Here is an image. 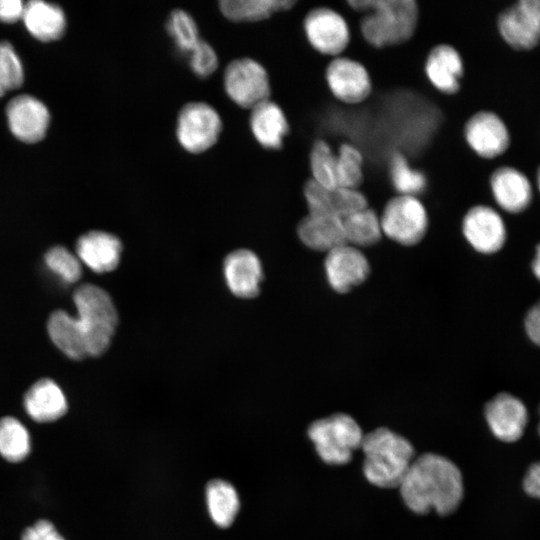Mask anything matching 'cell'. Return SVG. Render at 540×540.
<instances>
[{"instance_id": "obj_16", "label": "cell", "mask_w": 540, "mask_h": 540, "mask_svg": "<svg viewBox=\"0 0 540 540\" xmlns=\"http://www.w3.org/2000/svg\"><path fill=\"white\" fill-rule=\"evenodd\" d=\"M489 186L495 203L509 214L523 213L533 202L531 180L514 166L497 167L490 175Z\"/></svg>"}, {"instance_id": "obj_25", "label": "cell", "mask_w": 540, "mask_h": 540, "mask_svg": "<svg viewBox=\"0 0 540 540\" xmlns=\"http://www.w3.org/2000/svg\"><path fill=\"white\" fill-rule=\"evenodd\" d=\"M22 20L36 39L50 42L59 39L66 28V17L60 6L41 0L24 5Z\"/></svg>"}, {"instance_id": "obj_24", "label": "cell", "mask_w": 540, "mask_h": 540, "mask_svg": "<svg viewBox=\"0 0 540 540\" xmlns=\"http://www.w3.org/2000/svg\"><path fill=\"white\" fill-rule=\"evenodd\" d=\"M27 414L37 422H51L62 417L67 411L66 397L59 385L51 379L43 378L35 382L24 396Z\"/></svg>"}, {"instance_id": "obj_12", "label": "cell", "mask_w": 540, "mask_h": 540, "mask_svg": "<svg viewBox=\"0 0 540 540\" xmlns=\"http://www.w3.org/2000/svg\"><path fill=\"white\" fill-rule=\"evenodd\" d=\"M462 233L467 243L483 255L499 252L507 241V228L501 214L484 204L472 206L465 213Z\"/></svg>"}, {"instance_id": "obj_8", "label": "cell", "mask_w": 540, "mask_h": 540, "mask_svg": "<svg viewBox=\"0 0 540 540\" xmlns=\"http://www.w3.org/2000/svg\"><path fill=\"white\" fill-rule=\"evenodd\" d=\"M223 85L231 101L242 108L251 110L270 99L269 75L264 66L252 58L231 61L225 68Z\"/></svg>"}, {"instance_id": "obj_37", "label": "cell", "mask_w": 540, "mask_h": 540, "mask_svg": "<svg viewBox=\"0 0 540 540\" xmlns=\"http://www.w3.org/2000/svg\"><path fill=\"white\" fill-rule=\"evenodd\" d=\"M188 63L191 71L197 77L206 78L215 72L219 61L215 49L201 39L188 54Z\"/></svg>"}, {"instance_id": "obj_7", "label": "cell", "mask_w": 540, "mask_h": 540, "mask_svg": "<svg viewBox=\"0 0 540 540\" xmlns=\"http://www.w3.org/2000/svg\"><path fill=\"white\" fill-rule=\"evenodd\" d=\"M222 119L210 104L193 101L177 115L176 138L187 152L199 154L214 146L222 131Z\"/></svg>"}, {"instance_id": "obj_33", "label": "cell", "mask_w": 540, "mask_h": 540, "mask_svg": "<svg viewBox=\"0 0 540 540\" xmlns=\"http://www.w3.org/2000/svg\"><path fill=\"white\" fill-rule=\"evenodd\" d=\"M364 157L353 144L342 143L336 153L338 187L359 189L364 180Z\"/></svg>"}, {"instance_id": "obj_29", "label": "cell", "mask_w": 540, "mask_h": 540, "mask_svg": "<svg viewBox=\"0 0 540 540\" xmlns=\"http://www.w3.org/2000/svg\"><path fill=\"white\" fill-rule=\"evenodd\" d=\"M342 223L345 242L357 248L374 245L383 235L380 217L369 207L346 216Z\"/></svg>"}, {"instance_id": "obj_10", "label": "cell", "mask_w": 540, "mask_h": 540, "mask_svg": "<svg viewBox=\"0 0 540 540\" xmlns=\"http://www.w3.org/2000/svg\"><path fill=\"white\" fill-rule=\"evenodd\" d=\"M307 41L318 53L333 58L341 56L350 42V30L344 17L328 7H316L304 18Z\"/></svg>"}, {"instance_id": "obj_18", "label": "cell", "mask_w": 540, "mask_h": 540, "mask_svg": "<svg viewBox=\"0 0 540 540\" xmlns=\"http://www.w3.org/2000/svg\"><path fill=\"white\" fill-rule=\"evenodd\" d=\"M6 116L12 134L26 143L42 140L50 122V114L44 103L27 94L18 95L9 101Z\"/></svg>"}, {"instance_id": "obj_14", "label": "cell", "mask_w": 540, "mask_h": 540, "mask_svg": "<svg viewBox=\"0 0 540 540\" xmlns=\"http://www.w3.org/2000/svg\"><path fill=\"white\" fill-rule=\"evenodd\" d=\"M484 417L492 434L507 443L523 436L529 420L524 402L509 392H500L491 398L485 405Z\"/></svg>"}, {"instance_id": "obj_42", "label": "cell", "mask_w": 540, "mask_h": 540, "mask_svg": "<svg viewBox=\"0 0 540 540\" xmlns=\"http://www.w3.org/2000/svg\"><path fill=\"white\" fill-rule=\"evenodd\" d=\"M533 276L540 282V242L535 247V253L530 263Z\"/></svg>"}, {"instance_id": "obj_32", "label": "cell", "mask_w": 540, "mask_h": 540, "mask_svg": "<svg viewBox=\"0 0 540 540\" xmlns=\"http://www.w3.org/2000/svg\"><path fill=\"white\" fill-rule=\"evenodd\" d=\"M309 167L314 182L327 189L338 187L336 153L324 139L318 138L313 142L309 153Z\"/></svg>"}, {"instance_id": "obj_21", "label": "cell", "mask_w": 540, "mask_h": 540, "mask_svg": "<svg viewBox=\"0 0 540 540\" xmlns=\"http://www.w3.org/2000/svg\"><path fill=\"white\" fill-rule=\"evenodd\" d=\"M121 252L120 239L105 231H90L76 243V256L96 273L113 271L119 265Z\"/></svg>"}, {"instance_id": "obj_3", "label": "cell", "mask_w": 540, "mask_h": 540, "mask_svg": "<svg viewBox=\"0 0 540 540\" xmlns=\"http://www.w3.org/2000/svg\"><path fill=\"white\" fill-rule=\"evenodd\" d=\"M360 448L363 474L379 488H398L416 457L411 442L386 427L364 434Z\"/></svg>"}, {"instance_id": "obj_43", "label": "cell", "mask_w": 540, "mask_h": 540, "mask_svg": "<svg viewBox=\"0 0 540 540\" xmlns=\"http://www.w3.org/2000/svg\"><path fill=\"white\" fill-rule=\"evenodd\" d=\"M536 187H537V190L538 192L540 193V165L539 167L537 168V171H536Z\"/></svg>"}, {"instance_id": "obj_44", "label": "cell", "mask_w": 540, "mask_h": 540, "mask_svg": "<svg viewBox=\"0 0 540 540\" xmlns=\"http://www.w3.org/2000/svg\"><path fill=\"white\" fill-rule=\"evenodd\" d=\"M538 433L540 436V405H539V422H538Z\"/></svg>"}, {"instance_id": "obj_13", "label": "cell", "mask_w": 540, "mask_h": 540, "mask_svg": "<svg viewBox=\"0 0 540 540\" xmlns=\"http://www.w3.org/2000/svg\"><path fill=\"white\" fill-rule=\"evenodd\" d=\"M325 80L333 96L345 104H360L372 92V81L366 67L342 55L328 63Z\"/></svg>"}, {"instance_id": "obj_17", "label": "cell", "mask_w": 540, "mask_h": 540, "mask_svg": "<svg viewBox=\"0 0 540 540\" xmlns=\"http://www.w3.org/2000/svg\"><path fill=\"white\" fill-rule=\"evenodd\" d=\"M303 194L310 214L330 215L343 219L368 207L367 198L359 189L343 187L327 189L311 178L305 182Z\"/></svg>"}, {"instance_id": "obj_6", "label": "cell", "mask_w": 540, "mask_h": 540, "mask_svg": "<svg viewBox=\"0 0 540 540\" xmlns=\"http://www.w3.org/2000/svg\"><path fill=\"white\" fill-rule=\"evenodd\" d=\"M379 217L383 234L403 246L419 243L428 229L427 210L414 196L392 197Z\"/></svg>"}, {"instance_id": "obj_26", "label": "cell", "mask_w": 540, "mask_h": 540, "mask_svg": "<svg viewBox=\"0 0 540 540\" xmlns=\"http://www.w3.org/2000/svg\"><path fill=\"white\" fill-rule=\"evenodd\" d=\"M47 330L52 342L69 358L80 360L87 356L77 320L64 310L54 311Z\"/></svg>"}, {"instance_id": "obj_22", "label": "cell", "mask_w": 540, "mask_h": 540, "mask_svg": "<svg viewBox=\"0 0 540 540\" xmlns=\"http://www.w3.org/2000/svg\"><path fill=\"white\" fill-rule=\"evenodd\" d=\"M249 126L257 143L269 150L280 149L290 130L284 111L270 99L251 109Z\"/></svg>"}, {"instance_id": "obj_31", "label": "cell", "mask_w": 540, "mask_h": 540, "mask_svg": "<svg viewBox=\"0 0 540 540\" xmlns=\"http://www.w3.org/2000/svg\"><path fill=\"white\" fill-rule=\"evenodd\" d=\"M30 449V436L22 423L10 416L0 419V454L10 462H19Z\"/></svg>"}, {"instance_id": "obj_34", "label": "cell", "mask_w": 540, "mask_h": 540, "mask_svg": "<svg viewBox=\"0 0 540 540\" xmlns=\"http://www.w3.org/2000/svg\"><path fill=\"white\" fill-rule=\"evenodd\" d=\"M166 30L177 50L183 54L188 55L201 40L196 21L183 9H175L169 14Z\"/></svg>"}, {"instance_id": "obj_23", "label": "cell", "mask_w": 540, "mask_h": 540, "mask_svg": "<svg viewBox=\"0 0 540 540\" xmlns=\"http://www.w3.org/2000/svg\"><path fill=\"white\" fill-rule=\"evenodd\" d=\"M297 234L308 248L325 253L346 243L342 219L330 215L308 213L299 222Z\"/></svg>"}, {"instance_id": "obj_36", "label": "cell", "mask_w": 540, "mask_h": 540, "mask_svg": "<svg viewBox=\"0 0 540 540\" xmlns=\"http://www.w3.org/2000/svg\"><path fill=\"white\" fill-rule=\"evenodd\" d=\"M24 80L22 62L14 47L7 41L0 42V97L20 87Z\"/></svg>"}, {"instance_id": "obj_28", "label": "cell", "mask_w": 540, "mask_h": 540, "mask_svg": "<svg viewBox=\"0 0 540 540\" xmlns=\"http://www.w3.org/2000/svg\"><path fill=\"white\" fill-rule=\"evenodd\" d=\"M207 507L213 522L219 527L230 526L240 507L235 488L222 479H213L206 486Z\"/></svg>"}, {"instance_id": "obj_38", "label": "cell", "mask_w": 540, "mask_h": 540, "mask_svg": "<svg viewBox=\"0 0 540 540\" xmlns=\"http://www.w3.org/2000/svg\"><path fill=\"white\" fill-rule=\"evenodd\" d=\"M22 540H65L54 525L47 520H39L22 534Z\"/></svg>"}, {"instance_id": "obj_20", "label": "cell", "mask_w": 540, "mask_h": 540, "mask_svg": "<svg viewBox=\"0 0 540 540\" xmlns=\"http://www.w3.org/2000/svg\"><path fill=\"white\" fill-rule=\"evenodd\" d=\"M224 277L229 290L237 297L252 298L259 293L263 278L258 256L248 249H238L224 260Z\"/></svg>"}, {"instance_id": "obj_15", "label": "cell", "mask_w": 540, "mask_h": 540, "mask_svg": "<svg viewBox=\"0 0 540 540\" xmlns=\"http://www.w3.org/2000/svg\"><path fill=\"white\" fill-rule=\"evenodd\" d=\"M324 270L330 287L346 293L366 280L370 265L360 248L345 243L326 253Z\"/></svg>"}, {"instance_id": "obj_11", "label": "cell", "mask_w": 540, "mask_h": 540, "mask_svg": "<svg viewBox=\"0 0 540 540\" xmlns=\"http://www.w3.org/2000/svg\"><path fill=\"white\" fill-rule=\"evenodd\" d=\"M463 132L470 149L478 157L486 160L502 156L511 144L507 124L494 111L480 110L471 115L464 125Z\"/></svg>"}, {"instance_id": "obj_39", "label": "cell", "mask_w": 540, "mask_h": 540, "mask_svg": "<svg viewBox=\"0 0 540 540\" xmlns=\"http://www.w3.org/2000/svg\"><path fill=\"white\" fill-rule=\"evenodd\" d=\"M523 327L529 341L540 347V299L526 312Z\"/></svg>"}, {"instance_id": "obj_35", "label": "cell", "mask_w": 540, "mask_h": 540, "mask_svg": "<svg viewBox=\"0 0 540 540\" xmlns=\"http://www.w3.org/2000/svg\"><path fill=\"white\" fill-rule=\"evenodd\" d=\"M45 264L64 283L77 282L82 275L81 262L66 247L54 246L44 256Z\"/></svg>"}, {"instance_id": "obj_40", "label": "cell", "mask_w": 540, "mask_h": 540, "mask_svg": "<svg viewBox=\"0 0 540 540\" xmlns=\"http://www.w3.org/2000/svg\"><path fill=\"white\" fill-rule=\"evenodd\" d=\"M523 489L530 497L540 500V461L528 468L523 478Z\"/></svg>"}, {"instance_id": "obj_41", "label": "cell", "mask_w": 540, "mask_h": 540, "mask_svg": "<svg viewBox=\"0 0 540 540\" xmlns=\"http://www.w3.org/2000/svg\"><path fill=\"white\" fill-rule=\"evenodd\" d=\"M24 5L20 0H0V21L13 23L22 19Z\"/></svg>"}, {"instance_id": "obj_5", "label": "cell", "mask_w": 540, "mask_h": 540, "mask_svg": "<svg viewBox=\"0 0 540 540\" xmlns=\"http://www.w3.org/2000/svg\"><path fill=\"white\" fill-rule=\"evenodd\" d=\"M318 456L327 464L344 465L361 447V427L350 415L336 413L312 422L307 430Z\"/></svg>"}, {"instance_id": "obj_19", "label": "cell", "mask_w": 540, "mask_h": 540, "mask_svg": "<svg viewBox=\"0 0 540 540\" xmlns=\"http://www.w3.org/2000/svg\"><path fill=\"white\" fill-rule=\"evenodd\" d=\"M424 69L429 82L439 92L453 95L460 90L464 62L454 46L446 43L434 46L427 55Z\"/></svg>"}, {"instance_id": "obj_27", "label": "cell", "mask_w": 540, "mask_h": 540, "mask_svg": "<svg viewBox=\"0 0 540 540\" xmlns=\"http://www.w3.org/2000/svg\"><path fill=\"white\" fill-rule=\"evenodd\" d=\"M295 4L291 0H223L219 2V10L233 22H258Z\"/></svg>"}, {"instance_id": "obj_9", "label": "cell", "mask_w": 540, "mask_h": 540, "mask_svg": "<svg viewBox=\"0 0 540 540\" xmlns=\"http://www.w3.org/2000/svg\"><path fill=\"white\" fill-rule=\"evenodd\" d=\"M502 40L513 50L527 52L540 44V0H520L497 18Z\"/></svg>"}, {"instance_id": "obj_1", "label": "cell", "mask_w": 540, "mask_h": 540, "mask_svg": "<svg viewBox=\"0 0 540 540\" xmlns=\"http://www.w3.org/2000/svg\"><path fill=\"white\" fill-rule=\"evenodd\" d=\"M398 488L405 505L417 514L433 510L441 516L449 515L459 507L464 495L460 469L435 453L415 457Z\"/></svg>"}, {"instance_id": "obj_2", "label": "cell", "mask_w": 540, "mask_h": 540, "mask_svg": "<svg viewBox=\"0 0 540 540\" xmlns=\"http://www.w3.org/2000/svg\"><path fill=\"white\" fill-rule=\"evenodd\" d=\"M347 4L363 13L361 34L375 48L403 44L416 32L419 7L414 0H352Z\"/></svg>"}, {"instance_id": "obj_30", "label": "cell", "mask_w": 540, "mask_h": 540, "mask_svg": "<svg viewBox=\"0 0 540 540\" xmlns=\"http://www.w3.org/2000/svg\"><path fill=\"white\" fill-rule=\"evenodd\" d=\"M389 175L397 195L418 197L427 186L424 173L413 168L401 152H395L391 156Z\"/></svg>"}, {"instance_id": "obj_4", "label": "cell", "mask_w": 540, "mask_h": 540, "mask_svg": "<svg viewBox=\"0 0 540 540\" xmlns=\"http://www.w3.org/2000/svg\"><path fill=\"white\" fill-rule=\"evenodd\" d=\"M75 317L87 356H99L110 346L118 315L110 295L94 284H82L73 293Z\"/></svg>"}]
</instances>
